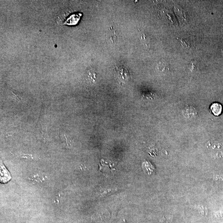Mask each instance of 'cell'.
I'll use <instances>...</instances> for the list:
<instances>
[{
	"mask_svg": "<svg viewBox=\"0 0 223 223\" xmlns=\"http://www.w3.org/2000/svg\"><path fill=\"white\" fill-rule=\"evenodd\" d=\"M10 173L1 162V182L2 183H6L11 179Z\"/></svg>",
	"mask_w": 223,
	"mask_h": 223,
	"instance_id": "6da1fadb",
	"label": "cell"
},
{
	"mask_svg": "<svg viewBox=\"0 0 223 223\" xmlns=\"http://www.w3.org/2000/svg\"><path fill=\"white\" fill-rule=\"evenodd\" d=\"M210 109L212 113L215 116H219L221 114L222 111V106L220 103H213L211 105Z\"/></svg>",
	"mask_w": 223,
	"mask_h": 223,
	"instance_id": "7a4b0ae2",
	"label": "cell"
},
{
	"mask_svg": "<svg viewBox=\"0 0 223 223\" xmlns=\"http://www.w3.org/2000/svg\"><path fill=\"white\" fill-rule=\"evenodd\" d=\"M142 169L145 171L147 172L149 175H150L154 171V167L149 162L146 161L142 164Z\"/></svg>",
	"mask_w": 223,
	"mask_h": 223,
	"instance_id": "3957f363",
	"label": "cell"
},
{
	"mask_svg": "<svg viewBox=\"0 0 223 223\" xmlns=\"http://www.w3.org/2000/svg\"><path fill=\"white\" fill-rule=\"evenodd\" d=\"M208 147H212L213 149H219L221 148L220 144L215 142H208Z\"/></svg>",
	"mask_w": 223,
	"mask_h": 223,
	"instance_id": "277c9868",
	"label": "cell"
},
{
	"mask_svg": "<svg viewBox=\"0 0 223 223\" xmlns=\"http://www.w3.org/2000/svg\"><path fill=\"white\" fill-rule=\"evenodd\" d=\"M159 67V69H162V70L163 71L169 70V64L165 62H163L160 63Z\"/></svg>",
	"mask_w": 223,
	"mask_h": 223,
	"instance_id": "5b68a950",
	"label": "cell"
},
{
	"mask_svg": "<svg viewBox=\"0 0 223 223\" xmlns=\"http://www.w3.org/2000/svg\"><path fill=\"white\" fill-rule=\"evenodd\" d=\"M198 211L200 214L201 215L205 216L207 215L208 214V212H207V209L206 208H204V207L202 206H200L198 207Z\"/></svg>",
	"mask_w": 223,
	"mask_h": 223,
	"instance_id": "8992f818",
	"label": "cell"
},
{
	"mask_svg": "<svg viewBox=\"0 0 223 223\" xmlns=\"http://www.w3.org/2000/svg\"><path fill=\"white\" fill-rule=\"evenodd\" d=\"M213 179H214V180H216V181H217V180H221V181H223V175H221V176L217 175V176H214V177H213Z\"/></svg>",
	"mask_w": 223,
	"mask_h": 223,
	"instance_id": "52a82bcc",
	"label": "cell"
}]
</instances>
